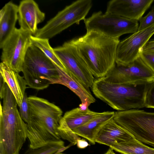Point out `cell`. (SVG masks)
<instances>
[{"mask_svg":"<svg viewBox=\"0 0 154 154\" xmlns=\"http://www.w3.org/2000/svg\"><path fill=\"white\" fill-rule=\"evenodd\" d=\"M119 39L93 31L70 42L76 48L94 77H105L115 66Z\"/></svg>","mask_w":154,"mask_h":154,"instance_id":"obj_1","label":"cell"},{"mask_svg":"<svg viewBox=\"0 0 154 154\" xmlns=\"http://www.w3.org/2000/svg\"><path fill=\"white\" fill-rule=\"evenodd\" d=\"M29 120L27 137L30 143L42 147L61 140L58 128L63 111L46 99L34 96L28 97Z\"/></svg>","mask_w":154,"mask_h":154,"instance_id":"obj_2","label":"cell"},{"mask_svg":"<svg viewBox=\"0 0 154 154\" xmlns=\"http://www.w3.org/2000/svg\"><path fill=\"white\" fill-rule=\"evenodd\" d=\"M150 82L114 83L102 77L95 79L91 88L97 98L117 111H124L145 107V95Z\"/></svg>","mask_w":154,"mask_h":154,"instance_id":"obj_3","label":"cell"},{"mask_svg":"<svg viewBox=\"0 0 154 154\" xmlns=\"http://www.w3.org/2000/svg\"><path fill=\"white\" fill-rule=\"evenodd\" d=\"M15 98L7 96L0 104V154H19L27 137V124L22 119Z\"/></svg>","mask_w":154,"mask_h":154,"instance_id":"obj_4","label":"cell"},{"mask_svg":"<svg viewBox=\"0 0 154 154\" xmlns=\"http://www.w3.org/2000/svg\"><path fill=\"white\" fill-rule=\"evenodd\" d=\"M22 72L27 85L37 90H43L51 84H57L59 79L55 65L32 44L27 51Z\"/></svg>","mask_w":154,"mask_h":154,"instance_id":"obj_5","label":"cell"},{"mask_svg":"<svg viewBox=\"0 0 154 154\" xmlns=\"http://www.w3.org/2000/svg\"><path fill=\"white\" fill-rule=\"evenodd\" d=\"M92 6L91 0H79L73 2L60 11L38 29L36 37L49 39L73 24L84 20Z\"/></svg>","mask_w":154,"mask_h":154,"instance_id":"obj_6","label":"cell"},{"mask_svg":"<svg viewBox=\"0 0 154 154\" xmlns=\"http://www.w3.org/2000/svg\"><path fill=\"white\" fill-rule=\"evenodd\" d=\"M113 119L136 139L154 147V112L136 109L117 111Z\"/></svg>","mask_w":154,"mask_h":154,"instance_id":"obj_7","label":"cell"},{"mask_svg":"<svg viewBox=\"0 0 154 154\" xmlns=\"http://www.w3.org/2000/svg\"><path fill=\"white\" fill-rule=\"evenodd\" d=\"M87 31H93L111 38L119 39L122 35L137 31L138 21L106 12L94 13L84 20Z\"/></svg>","mask_w":154,"mask_h":154,"instance_id":"obj_8","label":"cell"},{"mask_svg":"<svg viewBox=\"0 0 154 154\" xmlns=\"http://www.w3.org/2000/svg\"><path fill=\"white\" fill-rule=\"evenodd\" d=\"M32 35L16 28L1 48L2 62L16 72H22L27 51L32 44Z\"/></svg>","mask_w":154,"mask_h":154,"instance_id":"obj_9","label":"cell"},{"mask_svg":"<svg viewBox=\"0 0 154 154\" xmlns=\"http://www.w3.org/2000/svg\"><path fill=\"white\" fill-rule=\"evenodd\" d=\"M53 50L67 72L74 75L87 87L91 88L94 77L76 47L70 41Z\"/></svg>","mask_w":154,"mask_h":154,"instance_id":"obj_10","label":"cell"},{"mask_svg":"<svg viewBox=\"0 0 154 154\" xmlns=\"http://www.w3.org/2000/svg\"><path fill=\"white\" fill-rule=\"evenodd\" d=\"M107 81L114 83L149 82L154 80V72L140 56L125 65H116L105 77Z\"/></svg>","mask_w":154,"mask_h":154,"instance_id":"obj_11","label":"cell"},{"mask_svg":"<svg viewBox=\"0 0 154 154\" xmlns=\"http://www.w3.org/2000/svg\"><path fill=\"white\" fill-rule=\"evenodd\" d=\"M154 34V24L143 30L137 31L119 42L118 45L116 63L127 64L140 56L142 49Z\"/></svg>","mask_w":154,"mask_h":154,"instance_id":"obj_12","label":"cell"},{"mask_svg":"<svg viewBox=\"0 0 154 154\" xmlns=\"http://www.w3.org/2000/svg\"><path fill=\"white\" fill-rule=\"evenodd\" d=\"M154 0H112L107 3L106 12L139 20Z\"/></svg>","mask_w":154,"mask_h":154,"instance_id":"obj_13","label":"cell"},{"mask_svg":"<svg viewBox=\"0 0 154 154\" xmlns=\"http://www.w3.org/2000/svg\"><path fill=\"white\" fill-rule=\"evenodd\" d=\"M45 14L33 0H23L18 6V21L21 29L34 35L38 29V25L45 20Z\"/></svg>","mask_w":154,"mask_h":154,"instance_id":"obj_14","label":"cell"},{"mask_svg":"<svg viewBox=\"0 0 154 154\" xmlns=\"http://www.w3.org/2000/svg\"><path fill=\"white\" fill-rule=\"evenodd\" d=\"M55 65L59 75L57 84L66 87L77 96L81 101V105L88 107L91 104L95 102V99L89 88L84 85L72 74Z\"/></svg>","mask_w":154,"mask_h":154,"instance_id":"obj_15","label":"cell"},{"mask_svg":"<svg viewBox=\"0 0 154 154\" xmlns=\"http://www.w3.org/2000/svg\"><path fill=\"white\" fill-rule=\"evenodd\" d=\"M134 138L132 134L118 125L113 118L100 130L95 141L110 146L114 144L128 141Z\"/></svg>","mask_w":154,"mask_h":154,"instance_id":"obj_16","label":"cell"},{"mask_svg":"<svg viewBox=\"0 0 154 154\" xmlns=\"http://www.w3.org/2000/svg\"><path fill=\"white\" fill-rule=\"evenodd\" d=\"M18 19V6L12 2L6 3L0 11V48L14 32Z\"/></svg>","mask_w":154,"mask_h":154,"instance_id":"obj_17","label":"cell"},{"mask_svg":"<svg viewBox=\"0 0 154 154\" xmlns=\"http://www.w3.org/2000/svg\"><path fill=\"white\" fill-rule=\"evenodd\" d=\"M0 76L10 88L19 107L23 101L27 85L23 77L2 62L0 64Z\"/></svg>","mask_w":154,"mask_h":154,"instance_id":"obj_18","label":"cell"},{"mask_svg":"<svg viewBox=\"0 0 154 154\" xmlns=\"http://www.w3.org/2000/svg\"><path fill=\"white\" fill-rule=\"evenodd\" d=\"M115 113L113 111L101 112L99 116L72 131L79 136L86 139L94 145L96 143L97 134L104 125L113 118Z\"/></svg>","mask_w":154,"mask_h":154,"instance_id":"obj_19","label":"cell"},{"mask_svg":"<svg viewBox=\"0 0 154 154\" xmlns=\"http://www.w3.org/2000/svg\"><path fill=\"white\" fill-rule=\"evenodd\" d=\"M101 113L92 111L88 108L82 109L79 107L66 112L63 117L68 127L73 131L99 116Z\"/></svg>","mask_w":154,"mask_h":154,"instance_id":"obj_20","label":"cell"},{"mask_svg":"<svg viewBox=\"0 0 154 154\" xmlns=\"http://www.w3.org/2000/svg\"><path fill=\"white\" fill-rule=\"evenodd\" d=\"M109 147L121 154H154V148L147 146L135 138L114 144Z\"/></svg>","mask_w":154,"mask_h":154,"instance_id":"obj_21","label":"cell"},{"mask_svg":"<svg viewBox=\"0 0 154 154\" xmlns=\"http://www.w3.org/2000/svg\"><path fill=\"white\" fill-rule=\"evenodd\" d=\"M32 44L42 51L57 66L67 71L65 68L50 45L49 40L36 37L32 35Z\"/></svg>","mask_w":154,"mask_h":154,"instance_id":"obj_22","label":"cell"},{"mask_svg":"<svg viewBox=\"0 0 154 154\" xmlns=\"http://www.w3.org/2000/svg\"><path fill=\"white\" fill-rule=\"evenodd\" d=\"M65 147L64 142L61 140L37 149L29 148L23 154H56L59 149Z\"/></svg>","mask_w":154,"mask_h":154,"instance_id":"obj_23","label":"cell"},{"mask_svg":"<svg viewBox=\"0 0 154 154\" xmlns=\"http://www.w3.org/2000/svg\"><path fill=\"white\" fill-rule=\"evenodd\" d=\"M58 131L61 138L68 140L73 145L76 144L77 140L81 138L69 128L63 117L60 121Z\"/></svg>","mask_w":154,"mask_h":154,"instance_id":"obj_24","label":"cell"},{"mask_svg":"<svg viewBox=\"0 0 154 154\" xmlns=\"http://www.w3.org/2000/svg\"><path fill=\"white\" fill-rule=\"evenodd\" d=\"M19 107V112L23 120L27 124L29 120V106L26 93H25L22 103Z\"/></svg>","mask_w":154,"mask_h":154,"instance_id":"obj_25","label":"cell"},{"mask_svg":"<svg viewBox=\"0 0 154 154\" xmlns=\"http://www.w3.org/2000/svg\"><path fill=\"white\" fill-rule=\"evenodd\" d=\"M140 24L137 31L146 29L154 24V9L151 10L145 17L139 20Z\"/></svg>","mask_w":154,"mask_h":154,"instance_id":"obj_26","label":"cell"},{"mask_svg":"<svg viewBox=\"0 0 154 154\" xmlns=\"http://www.w3.org/2000/svg\"><path fill=\"white\" fill-rule=\"evenodd\" d=\"M145 107L154 108V80L150 82L146 90L145 100Z\"/></svg>","mask_w":154,"mask_h":154,"instance_id":"obj_27","label":"cell"},{"mask_svg":"<svg viewBox=\"0 0 154 154\" xmlns=\"http://www.w3.org/2000/svg\"><path fill=\"white\" fill-rule=\"evenodd\" d=\"M140 57L144 62L154 72V53L145 51L142 49Z\"/></svg>","mask_w":154,"mask_h":154,"instance_id":"obj_28","label":"cell"},{"mask_svg":"<svg viewBox=\"0 0 154 154\" xmlns=\"http://www.w3.org/2000/svg\"><path fill=\"white\" fill-rule=\"evenodd\" d=\"M142 50L144 51L154 53V40L149 41L144 46Z\"/></svg>","mask_w":154,"mask_h":154,"instance_id":"obj_29","label":"cell"},{"mask_svg":"<svg viewBox=\"0 0 154 154\" xmlns=\"http://www.w3.org/2000/svg\"><path fill=\"white\" fill-rule=\"evenodd\" d=\"M76 144L78 147L80 149L85 148L89 145L86 141L81 138L77 140Z\"/></svg>","mask_w":154,"mask_h":154,"instance_id":"obj_30","label":"cell"},{"mask_svg":"<svg viewBox=\"0 0 154 154\" xmlns=\"http://www.w3.org/2000/svg\"><path fill=\"white\" fill-rule=\"evenodd\" d=\"M104 154H116L113 151V150L111 148H109L106 152Z\"/></svg>","mask_w":154,"mask_h":154,"instance_id":"obj_31","label":"cell"},{"mask_svg":"<svg viewBox=\"0 0 154 154\" xmlns=\"http://www.w3.org/2000/svg\"><path fill=\"white\" fill-rule=\"evenodd\" d=\"M67 149L66 147H65L63 148H62L59 150L58 152L56 154H65L61 153V152H63V151L65 150L66 149Z\"/></svg>","mask_w":154,"mask_h":154,"instance_id":"obj_32","label":"cell"}]
</instances>
